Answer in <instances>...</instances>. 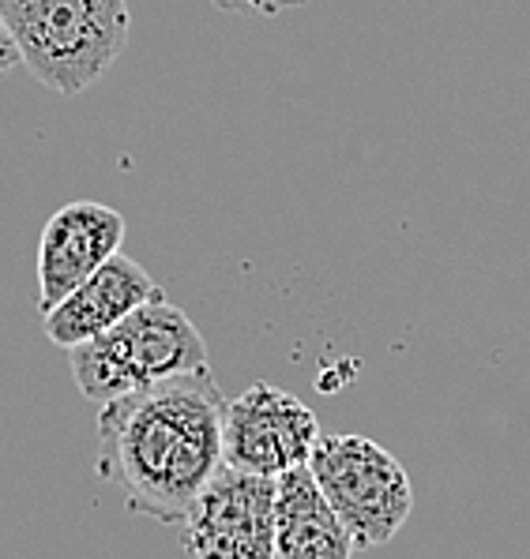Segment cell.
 Returning a JSON list of instances; mask_svg holds the SVG:
<instances>
[{
  "mask_svg": "<svg viewBox=\"0 0 530 559\" xmlns=\"http://www.w3.org/2000/svg\"><path fill=\"white\" fill-rule=\"evenodd\" d=\"M354 537L335 507L323 500L309 466L279 477L275 492V559H354Z\"/></svg>",
  "mask_w": 530,
  "mask_h": 559,
  "instance_id": "9c48e42d",
  "label": "cell"
},
{
  "mask_svg": "<svg viewBox=\"0 0 530 559\" xmlns=\"http://www.w3.org/2000/svg\"><path fill=\"white\" fill-rule=\"evenodd\" d=\"M20 60L42 87L83 94L125 53L128 0H0Z\"/></svg>",
  "mask_w": 530,
  "mask_h": 559,
  "instance_id": "7a4b0ae2",
  "label": "cell"
},
{
  "mask_svg": "<svg viewBox=\"0 0 530 559\" xmlns=\"http://www.w3.org/2000/svg\"><path fill=\"white\" fill-rule=\"evenodd\" d=\"M15 64H23V60H20V49H15L12 31H8L4 15H0V75H4V72H12Z\"/></svg>",
  "mask_w": 530,
  "mask_h": 559,
  "instance_id": "8fae6325",
  "label": "cell"
},
{
  "mask_svg": "<svg viewBox=\"0 0 530 559\" xmlns=\"http://www.w3.org/2000/svg\"><path fill=\"white\" fill-rule=\"evenodd\" d=\"M309 469L354 537V548H384L414 511L410 473L369 436H320Z\"/></svg>",
  "mask_w": 530,
  "mask_h": 559,
  "instance_id": "277c9868",
  "label": "cell"
},
{
  "mask_svg": "<svg viewBox=\"0 0 530 559\" xmlns=\"http://www.w3.org/2000/svg\"><path fill=\"white\" fill-rule=\"evenodd\" d=\"M158 294H162L158 282L132 255L117 252L91 278H83L61 305L42 312L46 316V338L61 349H72L80 342L98 338L102 331L121 323L128 312H136V308L148 305Z\"/></svg>",
  "mask_w": 530,
  "mask_h": 559,
  "instance_id": "ba28073f",
  "label": "cell"
},
{
  "mask_svg": "<svg viewBox=\"0 0 530 559\" xmlns=\"http://www.w3.org/2000/svg\"><path fill=\"white\" fill-rule=\"evenodd\" d=\"M208 365V342L166 294L151 297L98 338L68 349V368L94 406Z\"/></svg>",
  "mask_w": 530,
  "mask_h": 559,
  "instance_id": "3957f363",
  "label": "cell"
},
{
  "mask_svg": "<svg viewBox=\"0 0 530 559\" xmlns=\"http://www.w3.org/2000/svg\"><path fill=\"white\" fill-rule=\"evenodd\" d=\"M279 477L222 466L188 507L181 545L192 559H275Z\"/></svg>",
  "mask_w": 530,
  "mask_h": 559,
  "instance_id": "5b68a950",
  "label": "cell"
},
{
  "mask_svg": "<svg viewBox=\"0 0 530 559\" xmlns=\"http://www.w3.org/2000/svg\"><path fill=\"white\" fill-rule=\"evenodd\" d=\"M222 399L211 368L169 376L98 409V473L143 519L181 526L222 462Z\"/></svg>",
  "mask_w": 530,
  "mask_h": 559,
  "instance_id": "6da1fadb",
  "label": "cell"
},
{
  "mask_svg": "<svg viewBox=\"0 0 530 559\" xmlns=\"http://www.w3.org/2000/svg\"><path fill=\"white\" fill-rule=\"evenodd\" d=\"M222 12H237V15H279L290 12V8H305L316 4V0H211Z\"/></svg>",
  "mask_w": 530,
  "mask_h": 559,
  "instance_id": "30bf717a",
  "label": "cell"
},
{
  "mask_svg": "<svg viewBox=\"0 0 530 559\" xmlns=\"http://www.w3.org/2000/svg\"><path fill=\"white\" fill-rule=\"evenodd\" d=\"M320 443V420L286 386L256 380L222 417V462L242 473L282 477V473L309 466Z\"/></svg>",
  "mask_w": 530,
  "mask_h": 559,
  "instance_id": "8992f818",
  "label": "cell"
},
{
  "mask_svg": "<svg viewBox=\"0 0 530 559\" xmlns=\"http://www.w3.org/2000/svg\"><path fill=\"white\" fill-rule=\"evenodd\" d=\"M125 214L106 203L75 200L64 203L46 222L38 240V312H49L91 278L106 260L121 252Z\"/></svg>",
  "mask_w": 530,
  "mask_h": 559,
  "instance_id": "52a82bcc",
  "label": "cell"
}]
</instances>
